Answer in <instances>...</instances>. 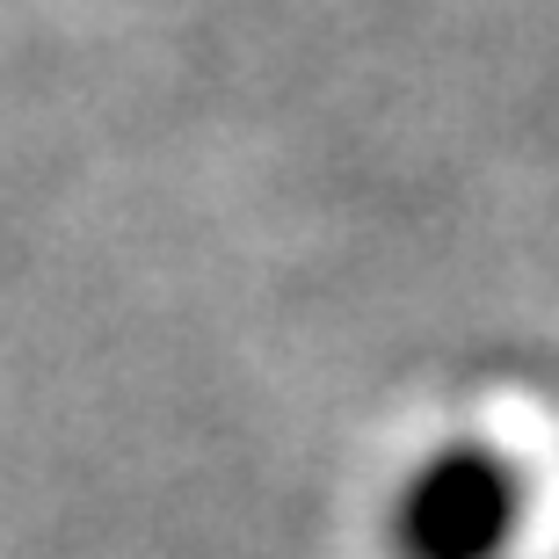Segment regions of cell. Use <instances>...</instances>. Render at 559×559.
Segmentation results:
<instances>
[{"label":"cell","mask_w":559,"mask_h":559,"mask_svg":"<svg viewBox=\"0 0 559 559\" xmlns=\"http://www.w3.org/2000/svg\"><path fill=\"white\" fill-rule=\"evenodd\" d=\"M509 523V495H501V473L487 457H457V465H436L415 487V509H407V538L421 559H487V545L501 538Z\"/></svg>","instance_id":"cell-1"}]
</instances>
